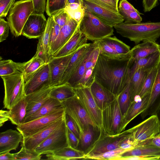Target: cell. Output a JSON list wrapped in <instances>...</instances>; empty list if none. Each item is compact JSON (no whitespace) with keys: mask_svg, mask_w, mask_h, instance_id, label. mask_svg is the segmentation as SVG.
<instances>
[{"mask_svg":"<svg viewBox=\"0 0 160 160\" xmlns=\"http://www.w3.org/2000/svg\"><path fill=\"white\" fill-rule=\"evenodd\" d=\"M117 98L121 113L124 117L132 103L129 83Z\"/></svg>","mask_w":160,"mask_h":160,"instance_id":"obj_39","label":"cell"},{"mask_svg":"<svg viewBox=\"0 0 160 160\" xmlns=\"http://www.w3.org/2000/svg\"><path fill=\"white\" fill-rule=\"evenodd\" d=\"M69 146L65 118L60 125L35 150L41 155L46 154Z\"/></svg>","mask_w":160,"mask_h":160,"instance_id":"obj_9","label":"cell"},{"mask_svg":"<svg viewBox=\"0 0 160 160\" xmlns=\"http://www.w3.org/2000/svg\"><path fill=\"white\" fill-rule=\"evenodd\" d=\"M64 108L45 116L17 126V130L23 138L31 136L65 116Z\"/></svg>","mask_w":160,"mask_h":160,"instance_id":"obj_10","label":"cell"},{"mask_svg":"<svg viewBox=\"0 0 160 160\" xmlns=\"http://www.w3.org/2000/svg\"><path fill=\"white\" fill-rule=\"evenodd\" d=\"M72 3H78L83 6V0H68V4Z\"/></svg>","mask_w":160,"mask_h":160,"instance_id":"obj_60","label":"cell"},{"mask_svg":"<svg viewBox=\"0 0 160 160\" xmlns=\"http://www.w3.org/2000/svg\"><path fill=\"white\" fill-rule=\"evenodd\" d=\"M23 140L22 134L16 130L9 129L1 132L0 154L16 150Z\"/></svg>","mask_w":160,"mask_h":160,"instance_id":"obj_24","label":"cell"},{"mask_svg":"<svg viewBox=\"0 0 160 160\" xmlns=\"http://www.w3.org/2000/svg\"><path fill=\"white\" fill-rule=\"evenodd\" d=\"M27 106L25 97L9 110L8 117L12 124L18 126L23 123L26 114Z\"/></svg>","mask_w":160,"mask_h":160,"instance_id":"obj_34","label":"cell"},{"mask_svg":"<svg viewBox=\"0 0 160 160\" xmlns=\"http://www.w3.org/2000/svg\"><path fill=\"white\" fill-rule=\"evenodd\" d=\"M150 92L141 98H136L131 103L124 116V126L125 128L130 122L145 109L149 98Z\"/></svg>","mask_w":160,"mask_h":160,"instance_id":"obj_29","label":"cell"},{"mask_svg":"<svg viewBox=\"0 0 160 160\" xmlns=\"http://www.w3.org/2000/svg\"><path fill=\"white\" fill-rule=\"evenodd\" d=\"M160 160V158L157 157H146L138 156H132L121 158L119 160Z\"/></svg>","mask_w":160,"mask_h":160,"instance_id":"obj_56","label":"cell"},{"mask_svg":"<svg viewBox=\"0 0 160 160\" xmlns=\"http://www.w3.org/2000/svg\"><path fill=\"white\" fill-rule=\"evenodd\" d=\"M84 8L108 25L113 27L123 22V17L92 0H83Z\"/></svg>","mask_w":160,"mask_h":160,"instance_id":"obj_13","label":"cell"},{"mask_svg":"<svg viewBox=\"0 0 160 160\" xmlns=\"http://www.w3.org/2000/svg\"><path fill=\"white\" fill-rule=\"evenodd\" d=\"M65 118V116L34 134L23 138L21 145L26 149L35 150L60 125Z\"/></svg>","mask_w":160,"mask_h":160,"instance_id":"obj_18","label":"cell"},{"mask_svg":"<svg viewBox=\"0 0 160 160\" xmlns=\"http://www.w3.org/2000/svg\"><path fill=\"white\" fill-rule=\"evenodd\" d=\"M48 160H70L85 159V154L69 146L53 153L46 154Z\"/></svg>","mask_w":160,"mask_h":160,"instance_id":"obj_32","label":"cell"},{"mask_svg":"<svg viewBox=\"0 0 160 160\" xmlns=\"http://www.w3.org/2000/svg\"><path fill=\"white\" fill-rule=\"evenodd\" d=\"M1 77L4 88V108L10 110L26 96L23 74L17 71L12 74Z\"/></svg>","mask_w":160,"mask_h":160,"instance_id":"obj_4","label":"cell"},{"mask_svg":"<svg viewBox=\"0 0 160 160\" xmlns=\"http://www.w3.org/2000/svg\"><path fill=\"white\" fill-rule=\"evenodd\" d=\"M119 12L123 17L124 22L127 23H137L141 22L143 14L139 12H131L118 10Z\"/></svg>","mask_w":160,"mask_h":160,"instance_id":"obj_45","label":"cell"},{"mask_svg":"<svg viewBox=\"0 0 160 160\" xmlns=\"http://www.w3.org/2000/svg\"><path fill=\"white\" fill-rule=\"evenodd\" d=\"M158 0H142V6L144 12H148L156 7L158 3Z\"/></svg>","mask_w":160,"mask_h":160,"instance_id":"obj_55","label":"cell"},{"mask_svg":"<svg viewBox=\"0 0 160 160\" xmlns=\"http://www.w3.org/2000/svg\"><path fill=\"white\" fill-rule=\"evenodd\" d=\"M51 83V74L49 64L47 63L39 68L25 82V94L32 93L45 87L50 86Z\"/></svg>","mask_w":160,"mask_h":160,"instance_id":"obj_15","label":"cell"},{"mask_svg":"<svg viewBox=\"0 0 160 160\" xmlns=\"http://www.w3.org/2000/svg\"><path fill=\"white\" fill-rule=\"evenodd\" d=\"M65 118L67 127L79 139L80 130L76 122L69 115L66 113Z\"/></svg>","mask_w":160,"mask_h":160,"instance_id":"obj_47","label":"cell"},{"mask_svg":"<svg viewBox=\"0 0 160 160\" xmlns=\"http://www.w3.org/2000/svg\"><path fill=\"white\" fill-rule=\"evenodd\" d=\"M67 135L69 145L71 148L77 149L79 139L67 127Z\"/></svg>","mask_w":160,"mask_h":160,"instance_id":"obj_52","label":"cell"},{"mask_svg":"<svg viewBox=\"0 0 160 160\" xmlns=\"http://www.w3.org/2000/svg\"></svg>","mask_w":160,"mask_h":160,"instance_id":"obj_62","label":"cell"},{"mask_svg":"<svg viewBox=\"0 0 160 160\" xmlns=\"http://www.w3.org/2000/svg\"><path fill=\"white\" fill-rule=\"evenodd\" d=\"M149 144L160 148V133L152 138L150 141Z\"/></svg>","mask_w":160,"mask_h":160,"instance_id":"obj_59","label":"cell"},{"mask_svg":"<svg viewBox=\"0 0 160 160\" xmlns=\"http://www.w3.org/2000/svg\"><path fill=\"white\" fill-rule=\"evenodd\" d=\"M76 95L74 88L67 83L52 87L50 96L62 102Z\"/></svg>","mask_w":160,"mask_h":160,"instance_id":"obj_37","label":"cell"},{"mask_svg":"<svg viewBox=\"0 0 160 160\" xmlns=\"http://www.w3.org/2000/svg\"><path fill=\"white\" fill-rule=\"evenodd\" d=\"M54 21L52 16L47 20L45 30L39 38L35 54L42 58L46 63H48L52 55L50 45V36Z\"/></svg>","mask_w":160,"mask_h":160,"instance_id":"obj_25","label":"cell"},{"mask_svg":"<svg viewBox=\"0 0 160 160\" xmlns=\"http://www.w3.org/2000/svg\"><path fill=\"white\" fill-rule=\"evenodd\" d=\"M133 61L129 52L118 58L99 52L93 70L94 79L117 97L129 83Z\"/></svg>","mask_w":160,"mask_h":160,"instance_id":"obj_1","label":"cell"},{"mask_svg":"<svg viewBox=\"0 0 160 160\" xmlns=\"http://www.w3.org/2000/svg\"><path fill=\"white\" fill-rule=\"evenodd\" d=\"M100 53L113 58L123 56L130 50V47L115 36L108 37L97 41Z\"/></svg>","mask_w":160,"mask_h":160,"instance_id":"obj_14","label":"cell"},{"mask_svg":"<svg viewBox=\"0 0 160 160\" xmlns=\"http://www.w3.org/2000/svg\"><path fill=\"white\" fill-rule=\"evenodd\" d=\"M156 114L160 122V107L157 112Z\"/></svg>","mask_w":160,"mask_h":160,"instance_id":"obj_61","label":"cell"},{"mask_svg":"<svg viewBox=\"0 0 160 160\" xmlns=\"http://www.w3.org/2000/svg\"><path fill=\"white\" fill-rule=\"evenodd\" d=\"M130 130L132 138L137 147L148 144L152 138L160 133V122L157 115H153Z\"/></svg>","mask_w":160,"mask_h":160,"instance_id":"obj_7","label":"cell"},{"mask_svg":"<svg viewBox=\"0 0 160 160\" xmlns=\"http://www.w3.org/2000/svg\"><path fill=\"white\" fill-rule=\"evenodd\" d=\"M0 160H16L15 153H11L9 152L0 154Z\"/></svg>","mask_w":160,"mask_h":160,"instance_id":"obj_58","label":"cell"},{"mask_svg":"<svg viewBox=\"0 0 160 160\" xmlns=\"http://www.w3.org/2000/svg\"><path fill=\"white\" fill-rule=\"evenodd\" d=\"M34 11L32 13L44 15L46 11L47 0H32Z\"/></svg>","mask_w":160,"mask_h":160,"instance_id":"obj_51","label":"cell"},{"mask_svg":"<svg viewBox=\"0 0 160 160\" xmlns=\"http://www.w3.org/2000/svg\"><path fill=\"white\" fill-rule=\"evenodd\" d=\"M61 27L54 22L50 36V49L52 46L59 35Z\"/></svg>","mask_w":160,"mask_h":160,"instance_id":"obj_53","label":"cell"},{"mask_svg":"<svg viewBox=\"0 0 160 160\" xmlns=\"http://www.w3.org/2000/svg\"><path fill=\"white\" fill-rule=\"evenodd\" d=\"M113 28L118 33L136 45L141 42H156L160 37V22L127 23L123 22Z\"/></svg>","mask_w":160,"mask_h":160,"instance_id":"obj_2","label":"cell"},{"mask_svg":"<svg viewBox=\"0 0 160 160\" xmlns=\"http://www.w3.org/2000/svg\"><path fill=\"white\" fill-rule=\"evenodd\" d=\"M158 64L153 68L147 75L137 96L139 98L150 92L156 74Z\"/></svg>","mask_w":160,"mask_h":160,"instance_id":"obj_40","label":"cell"},{"mask_svg":"<svg viewBox=\"0 0 160 160\" xmlns=\"http://www.w3.org/2000/svg\"><path fill=\"white\" fill-rule=\"evenodd\" d=\"M52 17L54 22L61 27L67 23L69 15L64 8L57 12Z\"/></svg>","mask_w":160,"mask_h":160,"instance_id":"obj_46","label":"cell"},{"mask_svg":"<svg viewBox=\"0 0 160 160\" xmlns=\"http://www.w3.org/2000/svg\"><path fill=\"white\" fill-rule=\"evenodd\" d=\"M160 107V61L156 77L150 92V96L145 109L141 113L142 119L156 114Z\"/></svg>","mask_w":160,"mask_h":160,"instance_id":"obj_17","label":"cell"},{"mask_svg":"<svg viewBox=\"0 0 160 160\" xmlns=\"http://www.w3.org/2000/svg\"><path fill=\"white\" fill-rule=\"evenodd\" d=\"M22 63L16 62L11 60H2L0 58L1 77L12 74L17 71L21 72Z\"/></svg>","mask_w":160,"mask_h":160,"instance_id":"obj_38","label":"cell"},{"mask_svg":"<svg viewBox=\"0 0 160 160\" xmlns=\"http://www.w3.org/2000/svg\"><path fill=\"white\" fill-rule=\"evenodd\" d=\"M74 89L76 96L92 122L99 128H102V111L96 103L89 87Z\"/></svg>","mask_w":160,"mask_h":160,"instance_id":"obj_11","label":"cell"},{"mask_svg":"<svg viewBox=\"0 0 160 160\" xmlns=\"http://www.w3.org/2000/svg\"><path fill=\"white\" fill-rule=\"evenodd\" d=\"M9 119L8 111L1 110L0 111V126H2L4 123Z\"/></svg>","mask_w":160,"mask_h":160,"instance_id":"obj_57","label":"cell"},{"mask_svg":"<svg viewBox=\"0 0 160 160\" xmlns=\"http://www.w3.org/2000/svg\"><path fill=\"white\" fill-rule=\"evenodd\" d=\"M100 128L90 124L80 132L77 149L83 152L86 155L99 136Z\"/></svg>","mask_w":160,"mask_h":160,"instance_id":"obj_27","label":"cell"},{"mask_svg":"<svg viewBox=\"0 0 160 160\" xmlns=\"http://www.w3.org/2000/svg\"><path fill=\"white\" fill-rule=\"evenodd\" d=\"M81 20L78 22L69 15L67 23L61 27L58 38L50 49L52 56L62 47L71 38L79 28Z\"/></svg>","mask_w":160,"mask_h":160,"instance_id":"obj_20","label":"cell"},{"mask_svg":"<svg viewBox=\"0 0 160 160\" xmlns=\"http://www.w3.org/2000/svg\"><path fill=\"white\" fill-rule=\"evenodd\" d=\"M160 61V50L146 57L134 60L130 68V78L137 69L139 68L152 69Z\"/></svg>","mask_w":160,"mask_h":160,"instance_id":"obj_35","label":"cell"},{"mask_svg":"<svg viewBox=\"0 0 160 160\" xmlns=\"http://www.w3.org/2000/svg\"><path fill=\"white\" fill-rule=\"evenodd\" d=\"M16 0H0V18L6 17Z\"/></svg>","mask_w":160,"mask_h":160,"instance_id":"obj_48","label":"cell"},{"mask_svg":"<svg viewBox=\"0 0 160 160\" xmlns=\"http://www.w3.org/2000/svg\"><path fill=\"white\" fill-rule=\"evenodd\" d=\"M65 9L71 18L78 22L82 19L84 15V8L78 3L68 4Z\"/></svg>","mask_w":160,"mask_h":160,"instance_id":"obj_41","label":"cell"},{"mask_svg":"<svg viewBox=\"0 0 160 160\" xmlns=\"http://www.w3.org/2000/svg\"><path fill=\"white\" fill-rule=\"evenodd\" d=\"M84 9V15L79 28L88 40L93 42L113 35V27Z\"/></svg>","mask_w":160,"mask_h":160,"instance_id":"obj_3","label":"cell"},{"mask_svg":"<svg viewBox=\"0 0 160 160\" xmlns=\"http://www.w3.org/2000/svg\"><path fill=\"white\" fill-rule=\"evenodd\" d=\"M118 10L127 11L139 12L127 0H121L118 6Z\"/></svg>","mask_w":160,"mask_h":160,"instance_id":"obj_54","label":"cell"},{"mask_svg":"<svg viewBox=\"0 0 160 160\" xmlns=\"http://www.w3.org/2000/svg\"><path fill=\"white\" fill-rule=\"evenodd\" d=\"M152 69L138 68L131 76L129 85L132 103L138 95L147 75Z\"/></svg>","mask_w":160,"mask_h":160,"instance_id":"obj_28","label":"cell"},{"mask_svg":"<svg viewBox=\"0 0 160 160\" xmlns=\"http://www.w3.org/2000/svg\"><path fill=\"white\" fill-rule=\"evenodd\" d=\"M62 102L64 108L65 113L69 115L75 121L79 128L80 132L89 125L97 126L92 122L76 95Z\"/></svg>","mask_w":160,"mask_h":160,"instance_id":"obj_12","label":"cell"},{"mask_svg":"<svg viewBox=\"0 0 160 160\" xmlns=\"http://www.w3.org/2000/svg\"><path fill=\"white\" fill-rule=\"evenodd\" d=\"M47 22L44 14L32 13L25 23L22 35L28 38H39L45 30Z\"/></svg>","mask_w":160,"mask_h":160,"instance_id":"obj_16","label":"cell"},{"mask_svg":"<svg viewBox=\"0 0 160 160\" xmlns=\"http://www.w3.org/2000/svg\"><path fill=\"white\" fill-rule=\"evenodd\" d=\"M124 118L116 98L102 110V127L109 135L118 134L125 129Z\"/></svg>","mask_w":160,"mask_h":160,"instance_id":"obj_8","label":"cell"},{"mask_svg":"<svg viewBox=\"0 0 160 160\" xmlns=\"http://www.w3.org/2000/svg\"><path fill=\"white\" fill-rule=\"evenodd\" d=\"M111 10L119 13L118 3L119 0H92Z\"/></svg>","mask_w":160,"mask_h":160,"instance_id":"obj_49","label":"cell"},{"mask_svg":"<svg viewBox=\"0 0 160 160\" xmlns=\"http://www.w3.org/2000/svg\"><path fill=\"white\" fill-rule=\"evenodd\" d=\"M52 87H45L32 93L26 95L27 102L25 118L36 112L50 97Z\"/></svg>","mask_w":160,"mask_h":160,"instance_id":"obj_21","label":"cell"},{"mask_svg":"<svg viewBox=\"0 0 160 160\" xmlns=\"http://www.w3.org/2000/svg\"><path fill=\"white\" fill-rule=\"evenodd\" d=\"M130 129L115 135L107 133L102 127L99 136L85 155V159L120 148L121 143L130 137Z\"/></svg>","mask_w":160,"mask_h":160,"instance_id":"obj_6","label":"cell"},{"mask_svg":"<svg viewBox=\"0 0 160 160\" xmlns=\"http://www.w3.org/2000/svg\"><path fill=\"white\" fill-rule=\"evenodd\" d=\"M75 52L63 57L51 58L48 63L51 74V87L59 85L62 75Z\"/></svg>","mask_w":160,"mask_h":160,"instance_id":"obj_19","label":"cell"},{"mask_svg":"<svg viewBox=\"0 0 160 160\" xmlns=\"http://www.w3.org/2000/svg\"><path fill=\"white\" fill-rule=\"evenodd\" d=\"M68 0H47L46 12L49 17L52 16L60 10L65 8Z\"/></svg>","mask_w":160,"mask_h":160,"instance_id":"obj_42","label":"cell"},{"mask_svg":"<svg viewBox=\"0 0 160 160\" xmlns=\"http://www.w3.org/2000/svg\"><path fill=\"white\" fill-rule=\"evenodd\" d=\"M89 88L96 103L102 111L117 98L114 94L95 79Z\"/></svg>","mask_w":160,"mask_h":160,"instance_id":"obj_23","label":"cell"},{"mask_svg":"<svg viewBox=\"0 0 160 160\" xmlns=\"http://www.w3.org/2000/svg\"><path fill=\"white\" fill-rule=\"evenodd\" d=\"M21 147L20 150L15 153L16 160H38L41 159L42 155L35 150L26 149L22 145H21Z\"/></svg>","mask_w":160,"mask_h":160,"instance_id":"obj_43","label":"cell"},{"mask_svg":"<svg viewBox=\"0 0 160 160\" xmlns=\"http://www.w3.org/2000/svg\"><path fill=\"white\" fill-rule=\"evenodd\" d=\"M10 27L8 22L3 18H0V42L6 40L8 36Z\"/></svg>","mask_w":160,"mask_h":160,"instance_id":"obj_50","label":"cell"},{"mask_svg":"<svg viewBox=\"0 0 160 160\" xmlns=\"http://www.w3.org/2000/svg\"><path fill=\"white\" fill-rule=\"evenodd\" d=\"M132 156L160 158V148L148 143L124 152L122 154L121 158Z\"/></svg>","mask_w":160,"mask_h":160,"instance_id":"obj_33","label":"cell"},{"mask_svg":"<svg viewBox=\"0 0 160 160\" xmlns=\"http://www.w3.org/2000/svg\"><path fill=\"white\" fill-rule=\"evenodd\" d=\"M34 11L32 0H20L16 2L10 9L7 17L12 34L15 37L22 35L23 27Z\"/></svg>","mask_w":160,"mask_h":160,"instance_id":"obj_5","label":"cell"},{"mask_svg":"<svg viewBox=\"0 0 160 160\" xmlns=\"http://www.w3.org/2000/svg\"><path fill=\"white\" fill-rule=\"evenodd\" d=\"M92 43H87L78 50L71 58L61 78L59 85L66 83L74 73L90 49Z\"/></svg>","mask_w":160,"mask_h":160,"instance_id":"obj_22","label":"cell"},{"mask_svg":"<svg viewBox=\"0 0 160 160\" xmlns=\"http://www.w3.org/2000/svg\"><path fill=\"white\" fill-rule=\"evenodd\" d=\"M127 151L121 148L91 157L89 159L97 160H119L121 155Z\"/></svg>","mask_w":160,"mask_h":160,"instance_id":"obj_44","label":"cell"},{"mask_svg":"<svg viewBox=\"0 0 160 160\" xmlns=\"http://www.w3.org/2000/svg\"><path fill=\"white\" fill-rule=\"evenodd\" d=\"M46 63L38 55L35 54L29 60L22 63L21 72L26 82L31 76L41 67Z\"/></svg>","mask_w":160,"mask_h":160,"instance_id":"obj_36","label":"cell"},{"mask_svg":"<svg viewBox=\"0 0 160 160\" xmlns=\"http://www.w3.org/2000/svg\"><path fill=\"white\" fill-rule=\"evenodd\" d=\"M160 50V45L156 42L147 41L136 45L129 51L133 60L146 57Z\"/></svg>","mask_w":160,"mask_h":160,"instance_id":"obj_30","label":"cell"},{"mask_svg":"<svg viewBox=\"0 0 160 160\" xmlns=\"http://www.w3.org/2000/svg\"><path fill=\"white\" fill-rule=\"evenodd\" d=\"M63 108L64 107L62 102L50 97L38 110L25 118L23 123L45 116Z\"/></svg>","mask_w":160,"mask_h":160,"instance_id":"obj_31","label":"cell"},{"mask_svg":"<svg viewBox=\"0 0 160 160\" xmlns=\"http://www.w3.org/2000/svg\"><path fill=\"white\" fill-rule=\"evenodd\" d=\"M88 40L79 28L69 40L52 57L57 58L68 55L87 44Z\"/></svg>","mask_w":160,"mask_h":160,"instance_id":"obj_26","label":"cell"}]
</instances>
